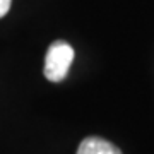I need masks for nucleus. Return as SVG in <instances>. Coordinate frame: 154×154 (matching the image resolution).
Wrapping results in <instances>:
<instances>
[{
	"label": "nucleus",
	"mask_w": 154,
	"mask_h": 154,
	"mask_svg": "<svg viewBox=\"0 0 154 154\" xmlns=\"http://www.w3.org/2000/svg\"><path fill=\"white\" fill-rule=\"evenodd\" d=\"M11 9V0H0V17H4Z\"/></svg>",
	"instance_id": "3"
},
{
	"label": "nucleus",
	"mask_w": 154,
	"mask_h": 154,
	"mask_svg": "<svg viewBox=\"0 0 154 154\" xmlns=\"http://www.w3.org/2000/svg\"><path fill=\"white\" fill-rule=\"evenodd\" d=\"M77 154H122V151L101 137H88L81 142Z\"/></svg>",
	"instance_id": "2"
},
{
	"label": "nucleus",
	"mask_w": 154,
	"mask_h": 154,
	"mask_svg": "<svg viewBox=\"0 0 154 154\" xmlns=\"http://www.w3.org/2000/svg\"><path fill=\"white\" fill-rule=\"evenodd\" d=\"M74 60V48L67 41H53L45 57V77L51 82H60L67 77Z\"/></svg>",
	"instance_id": "1"
}]
</instances>
